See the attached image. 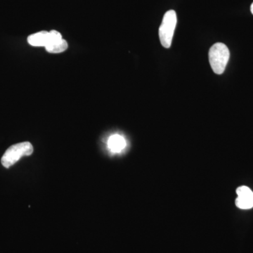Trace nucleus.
<instances>
[{"label": "nucleus", "mask_w": 253, "mask_h": 253, "mask_svg": "<svg viewBox=\"0 0 253 253\" xmlns=\"http://www.w3.org/2000/svg\"><path fill=\"white\" fill-rule=\"evenodd\" d=\"M230 52L229 48L223 43L217 42L211 46L209 51V61L213 72L222 74L229 62Z\"/></svg>", "instance_id": "obj_1"}, {"label": "nucleus", "mask_w": 253, "mask_h": 253, "mask_svg": "<svg viewBox=\"0 0 253 253\" xmlns=\"http://www.w3.org/2000/svg\"><path fill=\"white\" fill-rule=\"evenodd\" d=\"M33 153V145L28 141L13 145L3 155L1 164L4 168H9L14 166L23 156H31Z\"/></svg>", "instance_id": "obj_2"}, {"label": "nucleus", "mask_w": 253, "mask_h": 253, "mask_svg": "<svg viewBox=\"0 0 253 253\" xmlns=\"http://www.w3.org/2000/svg\"><path fill=\"white\" fill-rule=\"evenodd\" d=\"M176 22L177 17L174 10L168 11L163 16L162 23L159 28V38L161 44L166 49H169L172 44Z\"/></svg>", "instance_id": "obj_3"}, {"label": "nucleus", "mask_w": 253, "mask_h": 253, "mask_svg": "<svg viewBox=\"0 0 253 253\" xmlns=\"http://www.w3.org/2000/svg\"><path fill=\"white\" fill-rule=\"evenodd\" d=\"M238 195L236 206L240 209L249 210L253 208V192L248 186H240L236 190Z\"/></svg>", "instance_id": "obj_4"}, {"label": "nucleus", "mask_w": 253, "mask_h": 253, "mask_svg": "<svg viewBox=\"0 0 253 253\" xmlns=\"http://www.w3.org/2000/svg\"><path fill=\"white\" fill-rule=\"evenodd\" d=\"M49 33L47 31H41L31 35L28 38V42L33 46H45L49 42Z\"/></svg>", "instance_id": "obj_5"}, {"label": "nucleus", "mask_w": 253, "mask_h": 253, "mask_svg": "<svg viewBox=\"0 0 253 253\" xmlns=\"http://www.w3.org/2000/svg\"><path fill=\"white\" fill-rule=\"evenodd\" d=\"M108 145L112 152L119 153L126 148V141L123 136L119 134H114L109 138Z\"/></svg>", "instance_id": "obj_6"}, {"label": "nucleus", "mask_w": 253, "mask_h": 253, "mask_svg": "<svg viewBox=\"0 0 253 253\" xmlns=\"http://www.w3.org/2000/svg\"><path fill=\"white\" fill-rule=\"evenodd\" d=\"M68 47L67 42L62 39L61 41L49 43L45 46V49L48 52L51 53V54H58V53L66 51Z\"/></svg>", "instance_id": "obj_7"}, {"label": "nucleus", "mask_w": 253, "mask_h": 253, "mask_svg": "<svg viewBox=\"0 0 253 253\" xmlns=\"http://www.w3.org/2000/svg\"><path fill=\"white\" fill-rule=\"evenodd\" d=\"M251 13H252V14L253 15V4H251Z\"/></svg>", "instance_id": "obj_8"}]
</instances>
